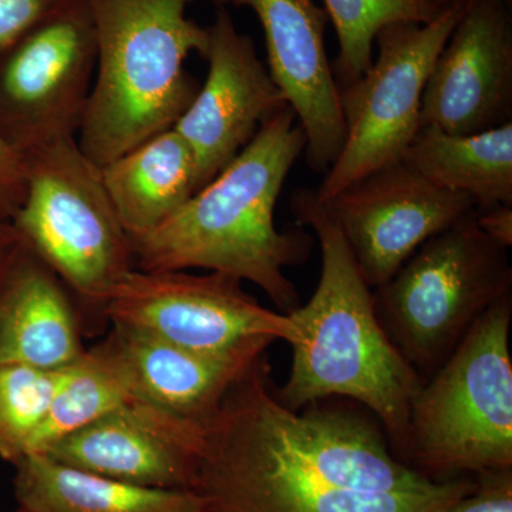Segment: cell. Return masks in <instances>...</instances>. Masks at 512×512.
Returning <instances> with one entry per match:
<instances>
[{"instance_id": "6da1fadb", "label": "cell", "mask_w": 512, "mask_h": 512, "mask_svg": "<svg viewBox=\"0 0 512 512\" xmlns=\"http://www.w3.org/2000/svg\"><path fill=\"white\" fill-rule=\"evenodd\" d=\"M419 485L359 414L279 402L266 353L207 421L195 493L207 512H440L473 480Z\"/></svg>"}, {"instance_id": "7a4b0ae2", "label": "cell", "mask_w": 512, "mask_h": 512, "mask_svg": "<svg viewBox=\"0 0 512 512\" xmlns=\"http://www.w3.org/2000/svg\"><path fill=\"white\" fill-rule=\"evenodd\" d=\"M305 148V133L285 103L214 180L160 227L131 241L136 269L220 272L259 286L279 312L295 311L298 292L285 269L305 264L315 241L303 229L278 231L274 214Z\"/></svg>"}, {"instance_id": "3957f363", "label": "cell", "mask_w": 512, "mask_h": 512, "mask_svg": "<svg viewBox=\"0 0 512 512\" xmlns=\"http://www.w3.org/2000/svg\"><path fill=\"white\" fill-rule=\"evenodd\" d=\"M291 208L298 224L311 227L318 238L322 271L312 298L289 313L303 340L292 346L291 372L276 397L291 410L335 396L365 404L400 460L423 379L387 338L370 286L318 192L296 190Z\"/></svg>"}, {"instance_id": "277c9868", "label": "cell", "mask_w": 512, "mask_h": 512, "mask_svg": "<svg viewBox=\"0 0 512 512\" xmlns=\"http://www.w3.org/2000/svg\"><path fill=\"white\" fill-rule=\"evenodd\" d=\"M194 2L87 0L97 57L77 143L99 167L173 128L194 100L185 60L208 49V28L187 16Z\"/></svg>"}, {"instance_id": "5b68a950", "label": "cell", "mask_w": 512, "mask_h": 512, "mask_svg": "<svg viewBox=\"0 0 512 512\" xmlns=\"http://www.w3.org/2000/svg\"><path fill=\"white\" fill-rule=\"evenodd\" d=\"M512 293L471 326L423 383L400 461L431 481L512 468Z\"/></svg>"}, {"instance_id": "8992f818", "label": "cell", "mask_w": 512, "mask_h": 512, "mask_svg": "<svg viewBox=\"0 0 512 512\" xmlns=\"http://www.w3.org/2000/svg\"><path fill=\"white\" fill-rule=\"evenodd\" d=\"M25 161V195L10 222L22 244L70 289L83 318L106 320L111 292L136 264L99 165L77 137L33 148Z\"/></svg>"}, {"instance_id": "52a82bcc", "label": "cell", "mask_w": 512, "mask_h": 512, "mask_svg": "<svg viewBox=\"0 0 512 512\" xmlns=\"http://www.w3.org/2000/svg\"><path fill=\"white\" fill-rule=\"evenodd\" d=\"M476 214L427 239L373 293L387 338L420 377L436 372L480 316L512 293L508 248L484 234Z\"/></svg>"}, {"instance_id": "ba28073f", "label": "cell", "mask_w": 512, "mask_h": 512, "mask_svg": "<svg viewBox=\"0 0 512 512\" xmlns=\"http://www.w3.org/2000/svg\"><path fill=\"white\" fill-rule=\"evenodd\" d=\"M450 3L436 19L393 23L376 36L377 55L360 79L339 87L345 141L320 184L322 201L365 175L402 161L420 128L421 97L433 64L463 15Z\"/></svg>"}, {"instance_id": "9c48e42d", "label": "cell", "mask_w": 512, "mask_h": 512, "mask_svg": "<svg viewBox=\"0 0 512 512\" xmlns=\"http://www.w3.org/2000/svg\"><path fill=\"white\" fill-rule=\"evenodd\" d=\"M96 55L87 0H66L0 55V136L23 157L57 138L77 137Z\"/></svg>"}, {"instance_id": "30bf717a", "label": "cell", "mask_w": 512, "mask_h": 512, "mask_svg": "<svg viewBox=\"0 0 512 512\" xmlns=\"http://www.w3.org/2000/svg\"><path fill=\"white\" fill-rule=\"evenodd\" d=\"M242 284L220 272L134 269L111 292L104 319L200 352H225L256 338L299 345L295 319L265 308Z\"/></svg>"}, {"instance_id": "8fae6325", "label": "cell", "mask_w": 512, "mask_h": 512, "mask_svg": "<svg viewBox=\"0 0 512 512\" xmlns=\"http://www.w3.org/2000/svg\"><path fill=\"white\" fill-rule=\"evenodd\" d=\"M360 274L380 288L431 237L476 211L471 198L444 190L403 161L348 185L329 201Z\"/></svg>"}, {"instance_id": "7c38bea8", "label": "cell", "mask_w": 512, "mask_h": 512, "mask_svg": "<svg viewBox=\"0 0 512 512\" xmlns=\"http://www.w3.org/2000/svg\"><path fill=\"white\" fill-rule=\"evenodd\" d=\"M205 59L207 79L173 127L194 158L197 191L228 167L286 103L251 37L239 32L225 8L208 28Z\"/></svg>"}, {"instance_id": "4fadbf2b", "label": "cell", "mask_w": 512, "mask_h": 512, "mask_svg": "<svg viewBox=\"0 0 512 512\" xmlns=\"http://www.w3.org/2000/svg\"><path fill=\"white\" fill-rule=\"evenodd\" d=\"M512 23L507 0H467L433 64L420 127L470 136L511 123Z\"/></svg>"}, {"instance_id": "5bb4252c", "label": "cell", "mask_w": 512, "mask_h": 512, "mask_svg": "<svg viewBox=\"0 0 512 512\" xmlns=\"http://www.w3.org/2000/svg\"><path fill=\"white\" fill-rule=\"evenodd\" d=\"M207 423L130 400L43 456L137 487L195 491Z\"/></svg>"}, {"instance_id": "9a60e30c", "label": "cell", "mask_w": 512, "mask_h": 512, "mask_svg": "<svg viewBox=\"0 0 512 512\" xmlns=\"http://www.w3.org/2000/svg\"><path fill=\"white\" fill-rule=\"evenodd\" d=\"M254 10L272 80L306 136V160L326 174L345 141L339 87L326 52L328 13L315 0H231Z\"/></svg>"}, {"instance_id": "2e32d148", "label": "cell", "mask_w": 512, "mask_h": 512, "mask_svg": "<svg viewBox=\"0 0 512 512\" xmlns=\"http://www.w3.org/2000/svg\"><path fill=\"white\" fill-rule=\"evenodd\" d=\"M106 338L119 356L134 399L204 423L276 342L256 338L225 352H200L117 325H111Z\"/></svg>"}, {"instance_id": "e0dca14e", "label": "cell", "mask_w": 512, "mask_h": 512, "mask_svg": "<svg viewBox=\"0 0 512 512\" xmlns=\"http://www.w3.org/2000/svg\"><path fill=\"white\" fill-rule=\"evenodd\" d=\"M73 293L20 241L0 275V363L60 370L86 352Z\"/></svg>"}, {"instance_id": "ac0fdd59", "label": "cell", "mask_w": 512, "mask_h": 512, "mask_svg": "<svg viewBox=\"0 0 512 512\" xmlns=\"http://www.w3.org/2000/svg\"><path fill=\"white\" fill-rule=\"evenodd\" d=\"M100 171L131 241L160 227L197 192L194 158L174 128L148 138Z\"/></svg>"}, {"instance_id": "d6986e66", "label": "cell", "mask_w": 512, "mask_h": 512, "mask_svg": "<svg viewBox=\"0 0 512 512\" xmlns=\"http://www.w3.org/2000/svg\"><path fill=\"white\" fill-rule=\"evenodd\" d=\"M15 468V498L29 512H207L195 491L137 487L46 456L23 458Z\"/></svg>"}, {"instance_id": "ffe728a7", "label": "cell", "mask_w": 512, "mask_h": 512, "mask_svg": "<svg viewBox=\"0 0 512 512\" xmlns=\"http://www.w3.org/2000/svg\"><path fill=\"white\" fill-rule=\"evenodd\" d=\"M402 161L437 187L471 198L477 210L512 207V123L470 136L420 127Z\"/></svg>"}, {"instance_id": "44dd1931", "label": "cell", "mask_w": 512, "mask_h": 512, "mask_svg": "<svg viewBox=\"0 0 512 512\" xmlns=\"http://www.w3.org/2000/svg\"><path fill=\"white\" fill-rule=\"evenodd\" d=\"M130 400H134V394L119 356L109 339L101 340L64 367L52 406L28 457L43 456L64 437Z\"/></svg>"}, {"instance_id": "7402d4cb", "label": "cell", "mask_w": 512, "mask_h": 512, "mask_svg": "<svg viewBox=\"0 0 512 512\" xmlns=\"http://www.w3.org/2000/svg\"><path fill=\"white\" fill-rule=\"evenodd\" d=\"M338 35L332 67L338 86L356 82L375 57L376 36L393 23L426 25L447 8L441 0H323Z\"/></svg>"}, {"instance_id": "603a6c76", "label": "cell", "mask_w": 512, "mask_h": 512, "mask_svg": "<svg viewBox=\"0 0 512 512\" xmlns=\"http://www.w3.org/2000/svg\"><path fill=\"white\" fill-rule=\"evenodd\" d=\"M63 370L0 363V458L16 464L30 454Z\"/></svg>"}, {"instance_id": "cb8c5ba5", "label": "cell", "mask_w": 512, "mask_h": 512, "mask_svg": "<svg viewBox=\"0 0 512 512\" xmlns=\"http://www.w3.org/2000/svg\"><path fill=\"white\" fill-rule=\"evenodd\" d=\"M440 512H512V468L478 474L466 493Z\"/></svg>"}, {"instance_id": "d4e9b609", "label": "cell", "mask_w": 512, "mask_h": 512, "mask_svg": "<svg viewBox=\"0 0 512 512\" xmlns=\"http://www.w3.org/2000/svg\"><path fill=\"white\" fill-rule=\"evenodd\" d=\"M66 0H0V55Z\"/></svg>"}, {"instance_id": "484cf974", "label": "cell", "mask_w": 512, "mask_h": 512, "mask_svg": "<svg viewBox=\"0 0 512 512\" xmlns=\"http://www.w3.org/2000/svg\"><path fill=\"white\" fill-rule=\"evenodd\" d=\"M26 185L25 157L0 136V218L12 221L22 204Z\"/></svg>"}, {"instance_id": "4316f807", "label": "cell", "mask_w": 512, "mask_h": 512, "mask_svg": "<svg viewBox=\"0 0 512 512\" xmlns=\"http://www.w3.org/2000/svg\"><path fill=\"white\" fill-rule=\"evenodd\" d=\"M477 224L484 234L494 239L501 247L510 248L512 244V207H500L477 210Z\"/></svg>"}, {"instance_id": "83f0119b", "label": "cell", "mask_w": 512, "mask_h": 512, "mask_svg": "<svg viewBox=\"0 0 512 512\" xmlns=\"http://www.w3.org/2000/svg\"><path fill=\"white\" fill-rule=\"evenodd\" d=\"M19 245L20 238L12 222L0 218V275Z\"/></svg>"}, {"instance_id": "f1b7e54d", "label": "cell", "mask_w": 512, "mask_h": 512, "mask_svg": "<svg viewBox=\"0 0 512 512\" xmlns=\"http://www.w3.org/2000/svg\"><path fill=\"white\" fill-rule=\"evenodd\" d=\"M218 8H225V6L231 5V0H212Z\"/></svg>"}, {"instance_id": "f546056e", "label": "cell", "mask_w": 512, "mask_h": 512, "mask_svg": "<svg viewBox=\"0 0 512 512\" xmlns=\"http://www.w3.org/2000/svg\"><path fill=\"white\" fill-rule=\"evenodd\" d=\"M441 2L447 3V5H450V3H454V2H466V0H441Z\"/></svg>"}, {"instance_id": "4dcf8cb0", "label": "cell", "mask_w": 512, "mask_h": 512, "mask_svg": "<svg viewBox=\"0 0 512 512\" xmlns=\"http://www.w3.org/2000/svg\"><path fill=\"white\" fill-rule=\"evenodd\" d=\"M13 512H29L28 510H23V508L18 507V510Z\"/></svg>"}]
</instances>
